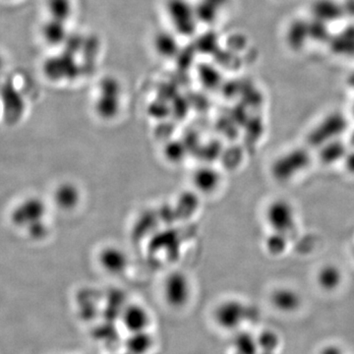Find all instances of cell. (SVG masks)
Masks as SVG:
<instances>
[{
	"instance_id": "cell-1",
	"label": "cell",
	"mask_w": 354,
	"mask_h": 354,
	"mask_svg": "<svg viewBox=\"0 0 354 354\" xmlns=\"http://www.w3.org/2000/svg\"><path fill=\"white\" fill-rule=\"evenodd\" d=\"M46 206L38 198H28L13 209L11 221L17 227L24 228L27 234L35 239H41L48 232L44 223Z\"/></svg>"
},
{
	"instance_id": "cell-2",
	"label": "cell",
	"mask_w": 354,
	"mask_h": 354,
	"mask_svg": "<svg viewBox=\"0 0 354 354\" xmlns=\"http://www.w3.org/2000/svg\"><path fill=\"white\" fill-rule=\"evenodd\" d=\"M167 12L177 32L183 35H190L194 32L199 19L196 8L191 6L187 0H169Z\"/></svg>"
},
{
	"instance_id": "cell-3",
	"label": "cell",
	"mask_w": 354,
	"mask_h": 354,
	"mask_svg": "<svg viewBox=\"0 0 354 354\" xmlns=\"http://www.w3.org/2000/svg\"><path fill=\"white\" fill-rule=\"evenodd\" d=\"M271 302L274 308L283 313H295L301 306L302 299L297 290L281 288L272 293Z\"/></svg>"
},
{
	"instance_id": "cell-4",
	"label": "cell",
	"mask_w": 354,
	"mask_h": 354,
	"mask_svg": "<svg viewBox=\"0 0 354 354\" xmlns=\"http://www.w3.org/2000/svg\"><path fill=\"white\" fill-rule=\"evenodd\" d=\"M342 281L341 270L335 266H325L317 274V283L324 290L332 291L339 288Z\"/></svg>"
},
{
	"instance_id": "cell-5",
	"label": "cell",
	"mask_w": 354,
	"mask_h": 354,
	"mask_svg": "<svg viewBox=\"0 0 354 354\" xmlns=\"http://www.w3.org/2000/svg\"><path fill=\"white\" fill-rule=\"evenodd\" d=\"M276 206L272 207L274 211H276V214L269 213V220L271 221L272 225H274L278 230H283V227H286L288 225H292V221H295V215L292 209L288 206V204H274Z\"/></svg>"
},
{
	"instance_id": "cell-6",
	"label": "cell",
	"mask_w": 354,
	"mask_h": 354,
	"mask_svg": "<svg viewBox=\"0 0 354 354\" xmlns=\"http://www.w3.org/2000/svg\"><path fill=\"white\" fill-rule=\"evenodd\" d=\"M64 28L60 24L59 21L53 19L46 23L44 26L43 32L44 39L50 44H55L60 43L64 38Z\"/></svg>"
},
{
	"instance_id": "cell-7",
	"label": "cell",
	"mask_w": 354,
	"mask_h": 354,
	"mask_svg": "<svg viewBox=\"0 0 354 354\" xmlns=\"http://www.w3.org/2000/svg\"><path fill=\"white\" fill-rule=\"evenodd\" d=\"M48 7L53 19L64 21L71 11L70 0H48Z\"/></svg>"
},
{
	"instance_id": "cell-8",
	"label": "cell",
	"mask_w": 354,
	"mask_h": 354,
	"mask_svg": "<svg viewBox=\"0 0 354 354\" xmlns=\"http://www.w3.org/2000/svg\"><path fill=\"white\" fill-rule=\"evenodd\" d=\"M319 354H348L342 348L341 346L337 344H330V346H325V348L321 349Z\"/></svg>"
},
{
	"instance_id": "cell-9",
	"label": "cell",
	"mask_w": 354,
	"mask_h": 354,
	"mask_svg": "<svg viewBox=\"0 0 354 354\" xmlns=\"http://www.w3.org/2000/svg\"><path fill=\"white\" fill-rule=\"evenodd\" d=\"M1 64H2L1 57H0V68H1Z\"/></svg>"
}]
</instances>
